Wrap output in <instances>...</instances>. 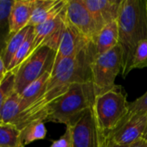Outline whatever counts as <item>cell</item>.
Masks as SVG:
<instances>
[{
    "instance_id": "cell-6",
    "label": "cell",
    "mask_w": 147,
    "mask_h": 147,
    "mask_svg": "<svg viewBox=\"0 0 147 147\" xmlns=\"http://www.w3.org/2000/svg\"><path fill=\"white\" fill-rule=\"evenodd\" d=\"M65 21L90 41L94 42L102 28L82 0H66Z\"/></svg>"
},
{
    "instance_id": "cell-16",
    "label": "cell",
    "mask_w": 147,
    "mask_h": 147,
    "mask_svg": "<svg viewBox=\"0 0 147 147\" xmlns=\"http://www.w3.org/2000/svg\"><path fill=\"white\" fill-rule=\"evenodd\" d=\"M147 67V38L140 40L134 47L128 61L122 69V76L125 78L134 69Z\"/></svg>"
},
{
    "instance_id": "cell-25",
    "label": "cell",
    "mask_w": 147,
    "mask_h": 147,
    "mask_svg": "<svg viewBox=\"0 0 147 147\" xmlns=\"http://www.w3.org/2000/svg\"><path fill=\"white\" fill-rule=\"evenodd\" d=\"M49 147H71V130L70 127H66L65 134L57 140L53 141Z\"/></svg>"
},
{
    "instance_id": "cell-7",
    "label": "cell",
    "mask_w": 147,
    "mask_h": 147,
    "mask_svg": "<svg viewBox=\"0 0 147 147\" xmlns=\"http://www.w3.org/2000/svg\"><path fill=\"white\" fill-rule=\"evenodd\" d=\"M146 128L147 115L134 117L102 138V147H130L143 139Z\"/></svg>"
},
{
    "instance_id": "cell-26",
    "label": "cell",
    "mask_w": 147,
    "mask_h": 147,
    "mask_svg": "<svg viewBox=\"0 0 147 147\" xmlns=\"http://www.w3.org/2000/svg\"><path fill=\"white\" fill-rule=\"evenodd\" d=\"M7 72L8 71L6 70V67H5V65L3 63V60L2 57L0 56V83L2 82V80L5 77V75H6Z\"/></svg>"
},
{
    "instance_id": "cell-15",
    "label": "cell",
    "mask_w": 147,
    "mask_h": 147,
    "mask_svg": "<svg viewBox=\"0 0 147 147\" xmlns=\"http://www.w3.org/2000/svg\"><path fill=\"white\" fill-rule=\"evenodd\" d=\"M52 71L45 72L37 80L31 83L20 94V113L30 106L35 100H37L46 90L47 82L50 78Z\"/></svg>"
},
{
    "instance_id": "cell-24",
    "label": "cell",
    "mask_w": 147,
    "mask_h": 147,
    "mask_svg": "<svg viewBox=\"0 0 147 147\" xmlns=\"http://www.w3.org/2000/svg\"><path fill=\"white\" fill-rule=\"evenodd\" d=\"M15 86V74L12 71H8L0 83V124H1V111L2 108L9 96V94L14 90Z\"/></svg>"
},
{
    "instance_id": "cell-10",
    "label": "cell",
    "mask_w": 147,
    "mask_h": 147,
    "mask_svg": "<svg viewBox=\"0 0 147 147\" xmlns=\"http://www.w3.org/2000/svg\"><path fill=\"white\" fill-rule=\"evenodd\" d=\"M90 42L92 41L87 40L84 36H83L79 32H78L65 21V28L61 34L59 44L55 53L53 65L63 59L76 56Z\"/></svg>"
},
{
    "instance_id": "cell-14",
    "label": "cell",
    "mask_w": 147,
    "mask_h": 147,
    "mask_svg": "<svg viewBox=\"0 0 147 147\" xmlns=\"http://www.w3.org/2000/svg\"><path fill=\"white\" fill-rule=\"evenodd\" d=\"M93 43L96 56L102 54L119 45L120 37L117 20L103 26Z\"/></svg>"
},
{
    "instance_id": "cell-27",
    "label": "cell",
    "mask_w": 147,
    "mask_h": 147,
    "mask_svg": "<svg viewBox=\"0 0 147 147\" xmlns=\"http://www.w3.org/2000/svg\"><path fill=\"white\" fill-rule=\"evenodd\" d=\"M147 141H146L144 139H140V140H138L137 142H135L134 144H133L130 147H146Z\"/></svg>"
},
{
    "instance_id": "cell-3",
    "label": "cell",
    "mask_w": 147,
    "mask_h": 147,
    "mask_svg": "<svg viewBox=\"0 0 147 147\" xmlns=\"http://www.w3.org/2000/svg\"><path fill=\"white\" fill-rule=\"evenodd\" d=\"M127 93L121 85L96 95L92 112L102 138L121 126L129 111Z\"/></svg>"
},
{
    "instance_id": "cell-28",
    "label": "cell",
    "mask_w": 147,
    "mask_h": 147,
    "mask_svg": "<svg viewBox=\"0 0 147 147\" xmlns=\"http://www.w3.org/2000/svg\"><path fill=\"white\" fill-rule=\"evenodd\" d=\"M143 139H144L146 141H147V128H146V132H145V134H144V136H143Z\"/></svg>"
},
{
    "instance_id": "cell-23",
    "label": "cell",
    "mask_w": 147,
    "mask_h": 147,
    "mask_svg": "<svg viewBox=\"0 0 147 147\" xmlns=\"http://www.w3.org/2000/svg\"><path fill=\"white\" fill-rule=\"evenodd\" d=\"M145 115H147V91L140 97L129 103V111L124 123L134 117Z\"/></svg>"
},
{
    "instance_id": "cell-29",
    "label": "cell",
    "mask_w": 147,
    "mask_h": 147,
    "mask_svg": "<svg viewBox=\"0 0 147 147\" xmlns=\"http://www.w3.org/2000/svg\"><path fill=\"white\" fill-rule=\"evenodd\" d=\"M146 147H147V143H146Z\"/></svg>"
},
{
    "instance_id": "cell-21",
    "label": "cell",
    "mask_w": 147,
    "mask_h": 147,
    "mask_svg": "<svg viewBox=\"0 0 147 147\" xmlns=\"http://www.w3.org/2000/svg\"><path fill=\"white\" fill-rule=\"evenodd\" d=\"M0 147H25L20 137V130L12 124H0Z\"/></svg>"
},
{
    "instance_id": "cell-4",
    "label": "cell",
    "mask_w": 147,
    "mask_h": 147,
    "mask_svg": "<svg viewBox=\"0 0 147 147\" xmlns=\"http://www.w3.org/2000/svg\"><path fill=\"white\" fill-rule=\"evenodd\" d=\"M55 59V52L43 46L34 50L17 68L15 74L14 90L19 95L31 83L40 78L45 72L52 71Z\"/></svg>"
},
{
    "instance_id": "cell-11",
    "label": "cell",
    "mask_w": 147,
    "mask_h": 147,
    "mask_svg": "<svg viewBox=\"0 0 147 147\" xmlns=\"http://www.w3.org/2000/svg\"><path fill=\"white\" fill-rule=\"evenodd\" d=\"M101 28L118 19L122 0H82Z\"/></svg>"
},
{
    "instance_id": "cell-17",
    "label": "cell",
    "mask_w": 147,
    "mask_h": 147,
    "mask_svg": "<svg viewBox=\"0 0 147 147\" xmlns=\"http://www.w3.org/2000/svg\"><path fill=\"white\" fill-rule=\"evenodd\" d=\"M30 28H31V27L28 26V27L24 28L23 29L20 30L19 32H17L16 34L10 35L9 40L6 43L3 53L1 56L3 60V63L5 65L6 70H8L15 54L16 53L18 49L20 48V47L22 46V44L24 42L25 39L27 38Z\"/></svg>"
},
{
    "instance_id": "cell-13",
    "label": "cell",
    "mask_w": 147,
    "mask_h": 147,
    "mask_svg": "<svg viewBox=\"0 0 147 147\" xmlns=\"http://www.w3.org/2000/svg\"><path fill=\"white\" fill-rule=\"evenodd\" d=\"M65 3L66 0H34L28 26L34 28L47 20L58 16L64 9Z\"/></svg>"
},
{
    "instance_id": "cell-12",
    "label": "cell",
    "mask_w": 147,
    "mask_h": 147,
    "mask_svg": "<svg viewBox=\"0 0 147 147\" xmlns=\"http://www.w3.org/2000/svg\"><path fill=\"white\" fill-rule=\"evenodd\" d=\"M34 0H14L9 14V28L10 34H16L28 26Z\"/></svg>"
},
{
    "instance_id": "cell-19",
    "label": "cell",
    "mask_w": 147,
    "mask_h": 147,
    "mask_svg": "<svg viewBox=\"0 0 147 147\" xmlns=\"http://www.w3.org/2000/svg\"><path fill=\"white\" fill-rule=\"evenodd\" d=\"M47 128L44 121H36L28 124L20 130V137L22 145L25 146L32 142L44 140L47 136Z\"/></svg>"
},
{
    "instance_id": "cell-1",
    "label": "cell",
    "mask_w": 147,
    "mask_h": 147,
    "mask_svg": "<svg viewBox=\"0 0 147 147\" xmlns=\"http://www.w3.org/2000/svg\"><path fill=\"white\" fill-rule=\"evenodd\" d=\"M96 91L92 82L73 84L47 109L45 121H52L73 127L92 109Z\"/></svg>"
},
{
    "instance_id": "cell-8",
    "label": "cell",
    "mask_w": 147,
    "mask_h": 147,
    "mask_svg": "<svg viewBox=\"0 0 147 147\" xmlns=\"http://www.w3.org/2000/svg\"><path fill=\"white\" fill-rule=\"evenodd\" d=\"M66 4V3H65ZM65 24V6L56 16L34 28V51L40 47L46 46L56 53L62 32Z\"/></svg>"
},
{
    "instance_id": "cell-9",
    "label": "cell",
    "mask_w": 147,
    "mask_h": 147,
    "mask_svg": "<svg viewBox=\"0 0 147 147\" xmlns=\"http://www.w3.org/2000/svg\"><path fill=\"white\" fill-rule=\"evenodd\" d=\"M71 130V147H102V136L96 125L92 109L89 110Z\"/></svg>"
},
{
    "instance_id": "cell-18",
    "label": "cell",
    "mask_w": 147,
    "mask_h": 147,
    "mask_svg": "<svg viewBox=\"0 0 147 147\" xmlns=\"http://www.w3.org/2000/svg\"><path fill=\"white\" fill-rule=\"evenodd\" d=\"M20 114V95L13 90L6 99L1 111V123L14 125Z\"/></svg>"
},
{
    "instance_id": "cell-5",
    "label": "cell",
    "mask_w": 147,
    "mask_h": 147,
    "mask_svg": "<svg viewBox=\"0 0 147 147\" xmlns=\"http://www.w3.org/2000/svg\"><path fill=\"white\" fill-rule=\"evenodd\" d=\"M123 49L119 43L113 49L94 59L90 69L96 95L115 85V78L123 69Z\"/></svg>"
},
{
    "instance_id": "cell-22",
    "label": "cell",
    "mask_w": 147,
    "mask_h": 147,
    "mask_svg": "<svg viewBox=\"0 0 147 147\" xmlns=\"http://www.w3.org/2000/svg\"><path fill=\"white\" fill-rule=\"evenodd\" d=\"M34 28L31 27L29 33L25 39L24 42L22 44L16 53L15 54L9 68L8 71H13L16 68H17L33 52H34Z\"/></svg>"
},
{
    "instance_id": "cell-20",
    "label": "cell",
    "mask_w": 147,
    "mask_h": 147,
    "mask_svg": "<svg viewBox=\"0 0 147 147\" xmlns=\"http://www.w3.org/2000/svg\"><path fill=\"white\" fill-rule=\"evenodd\" d=\"M12 4L13 1L0 0V56L11 35L9 28V14Z\"/></svg>"
},
{
    "instance_id": "cell-2",
    "label": "cell",
    "mask_w": 147,
    "mask_h": 147,
    "mask_svg": "<svg viewBox=\"0 0 147 147\" xmlns=\"http://www.w3.org/2000/svg\"><path fill=\"white\" fill-rule=\"evenodd\" d=\"M117 22L124 67L136 45L147 38L146 0H122Z\"/></svg>"
}]
</instances>
